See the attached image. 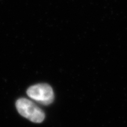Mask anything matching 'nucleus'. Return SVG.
Returning a JSON list of instances; mask_svg holds the SVG:
<instances>
[{
  "mask_svg": "<svg viewBox=\"0 0 127 127\" xmlns=\"http://www.w3.org/2000/svg\"><path fill=\"white\" fill-rule=\"evenodd\" d=\"M27 94L31 99L44 105L51 104L54 99V94L52 88L47 84L32 85L28 89Z\"/></svg>",
  "mask_w": 127,
  "mask_h": 127,
  "instance_id": "f03ea898",
  "label": "nucleus"
},
{
  "mask_svg": "<svg viewBox=\"0 0 127 127\" xmlns=\"http://www.w3.org/2000/svg\"><path fill=\"white\" fill-rule=\"evenodd\" d=\"M15 106L19 114L31 122L41 123L44 120V111L31 100L20 98L16 102Z\"/></svg>",
  "mask_w": 127,
  "mask_h": 127,
  "instance_id": "f257e3e1",
  "label": "nucleus"
}]
</instances>
